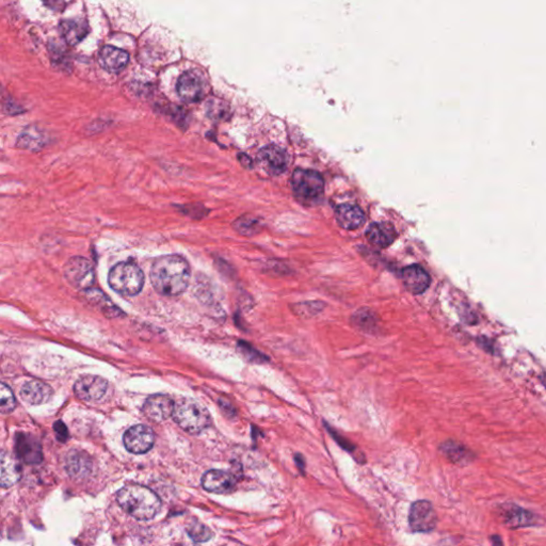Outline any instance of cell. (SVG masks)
<instances>
[{
	"mask_svg": "<svg viewBox=\"0 0 546 546\" xmlns=\"http://www.w3.org/2000/svg\"><path fill=\"white\" fill-rule=\"evenodd\" d=\"M191 276L189 264L179 256H164L152 265L151 282L159 295L175 297L187 289Z\"/></svg>",
	"mask_w": 546,
	"mask_h": 546,
	"instance_id": "6da1fadb",
	"label": "cell"
},
{
	"mask_svg": "<svg viewBox=\"0 0 546 546\" xmlns=\"http://www.w3.org/2000/svg\"><path fill=\"white\" fill-rule=\"evenodd\" d=\"M117 500L126 513L138 521L154 519L162 509L159 496L145 485H125L117 492Z\"/></svg>",
	"mask_w": 546,
	"mask_h": 546,
	"instance_id": "7a4b0ae2",
	"label": "cell"
},
{
	"mask_svg": "<svg viewBox=\"0 0 546 546\" xmlns=\"http://www.w3.org/2000/svg\"><path fill=\"white\" fill-rule=\"evenodd\" d=\"M175 423L190 434H199L211 426L209 410L196 400L184 398L175 404L172 414Z\"/></svg>",
	"mask_w": 546,
	"mask_h": 546,
	"instance_id": "3957f363",
	"label": "cell"
},
{
	"mask_svg": "<svg viewBox=\"0 0 546 546\" xmlns=\"http://www.w3.org/2000/svg\"><path fill=\"white\" fill-rule=\"evenodd\" d=\"M108 283L115 293L132 297L142 290L145 273L136 263H119L109 273Z\"/></svg>",
	"mask_w": 546,
	"mask_h": 546,
	"instance_id": "277c9868",
	"label": "cell"
},
{
	"mask_svg": "<svg viewBox=\"0 0 546 546\" xmlns=\"http://www.w3.org/2000/svg\"><path fill=\"white\" fill-rule=\"evenodd\" d=\"M291 187L301 202L312 204L322 198L325 182L316 171L297 169L291 175Z\"/></svg>",
	"mask_w": 546,
	"mask_h": 546,
	"instance_id": "5b68a950",
	"label": "cell"
},
{
	"mask_svg": "<svg viewBox=\"0 0 546 546\" xmlns=\"http://www.w3.org/2000/svg\"><path fill=\"white\" fill-rule=\"evenodd\" d=\"M408 521L411 532L428 534L436 530L439 519L432 503L419 500L411 505Z\"/></svg>",
	"mask_w": 546,
	"mask_h": 546,
	"instance_id": "8992f818",
	"label": "cell"
},
{
	"mask_svg": "<svg viewBox=\"0 0 546 546\" xmlns=\"http://www.w3.org/2000/svg\"><path fill=\"white\" fill-rule=\"evenodd\" d=\"M64 276L70 286L83 291L91 288L95 280L93 265L81 256H75L66 262Z\"/></svg>",
	"mask_w": 546,
	"mask_h": 546,
	"instance_id": "52a82bcc",
	"label": "cell"
},
{
	"mask_svg": "<svg viewBox=\"0 0 546 546\" xmlns=\"http://www.w3.org/2000/svg\"><path fill=\"white\" fill-rule=\"evenodd\" d=\"M503 524L510 530L534 527L540 525V515L515 504H504L498 508Z\"/></svg>",
	"mask_w": 546,
	"mask_h": 546,
	"instance_id": "ba28073f",
	"label": "cell"
},
{
	"mask_svg": "<svg viewBox=\"0 0 546 546\" xmlns=\"http://www.w3.org/2000/svg\"><path fill=\"white\" fill-rule=\"evenodd\" d=\"M123 443L125 448L135 455L149 453L155 443V434L151 428L145 425H136L124 434Z\"/></svg>",
	"mask_w": 546,
	"mask_h": 546,
	"instance_id": "9c48e42d",
	"label": "cell"
},
{
	"mask_svg": "<svg viewBox=\"0 0 546 546\" xmlns=\"http://www.w3.org/2000/svg\"><path fill=\"white\" fill-rule=\"evenodd\" d=\"M108 389V382L104 378L94 374L80 377L74 385V393L83 401H100Z\"/></svg>",
	"mask_w": 546,
	"mask_h": 546,
	"instance_id": "30bf717a",
	"label": "cell"
},
{
	"mask_svg": "<svg viewBox=\"0 0 546 546\" xmlns=\"http://www.w3.org/2000/svg\"><path fill=\"white\" fill-rule=\"evenodd\" d=\"M258 164L267 174H282L288 166V156L286 151L278 145H267L258 154Z\"/></svg>",
	"mask_w": 546,
	"mask_h": 546,
	"instance_id": "8fae6325",
	"label": "cell"
},
{
	"mask_svg": "<svg viewBox=\"0 0 546 546\" xmlns=\"http://www.w3.org/2000/svg\"><path fill=\"white\" fill-rule=\"evenodd\" d=\"M175 402L166 395H153L145 400L142 412L147 419L162 423L172 416Z\"/></svg>",
	"mask_w": 546,
	"mask_h": 546,
	"instance_id": "7c38bea8",
	"label": "cell"
},
{
	"mask_svg": "<svg viewBox=\"0 0 546 546\" xmlns=\"http://www.w3.org/2000/svg\"><path fill=\"white\" fill-rule=\"evenodd\" d=\"M236 483V477L232 473L221 470L209 471L202 478L204 490L215 494L231 493L234 491Z\"/></svg>",
	"mask_w": 546,
	"mask_h": 546,
	"instance_id": "4fadbf2b",
	"label": "cell"
},
{
	"mask_svg": "<svg viewBox=\"0 0 546 546\" xmlns=\"http://www.w3.org/2000/svg\"><path fill=\"white\" fill-rule=\"evenodd\" d=\"M15 451L17 458L27 464H38L43 460L42 447L40 443L29 434H19L15 440Z\"/></svg>",
	"mask_w": 546,
	"mask_h": 546,
	"instance_id": "5bb4252c",
	"label": "cell"
},
{
	"mask_svg": "<svg viewBox=\"0 0 546 546\" xmlns=\"http://www.w3.org/2000/svg\"><path fill=\"white\" fill-rule=\"evenodd\" d=\"M401 280L406 288L413 295H421L427 290L431 280L429 274L419 265H411L401 271Z\"/></svg>",
	"mask_w": 546,
	"mask_h": 546,
	"instance_id": "9a60e30c",
	"label": "cell"
},
{
	"mask_svg": "<svg viewBox=\"0 0 546 546\" xmlns=\"http://www.w3.org/2000/svg\"><path fill=\"white\" fill-rule=\"evenodd\" d=\"M179 98L187 103H196L202 98L203 85L201 79L191 70L181 75L177 85Z\"/></svg>",
	"mask_w": 546,
	"mask_h": 546,
	"instance_id": "2e32d148",
	"label": "cell"
},
{
	"mask_svg": "<svg viewBox=\"0 0 546 546\" xmlns=\"http://www.w3.org/2000/svg\"><path fill=\"white\" fill-rule=\"evenodd\" d=\"M98 61H100V66L107 72L119 73L127 65L128 61H130V55L123 49L111 46V45H106L100 49Z\"/></svg>",
	"mask_w": 546,
	"mask_h": 546,
	"instance_id": "e0dca14e",
	"label": "cell"
},
{
	"mask_svg": "<svg viewBox=\"0 0 546 546\" xmlns=\"http://www.w3.org/2000/svg\"><path fill=\"white\" fill-rule=\"evenodd\" d=\"M441 453L446 459L458 466H468L476 459V455L470 448L453 440L442 443L440 446Z\"/></svg>",
	"mask_w": 546,
	"mask_h": 546,
	"instance_id": "ac0fdd59",
	"label": "cell"
},
{
	"mask_svg": "<svg viewBox=\"0 0 546 546\" xmlns=\"http://www.w3.org/2000/svg\"><path fill=\"white\" fill-rule=\"evenodd\" d=\"M53 396V389L42 381L32 380L25 383L21 389V398L26 404L40 406L46 404Z\"/></svg>",
	"mask_w": 546,
	"mask_h": 546,
	"instance_id": "d6986e66",
	"label": "cell"
},
{
	"mask_svg": "<svg viewBox=\"0 0 546 546\" xmlns=\"http://www.w3.org/2000/svg\"><path fill=\"white\" fill-rule=\"evenodd\" d=\"M335 217L338 224L345 230H357L365 224V214L357 205H338L335 209Z\"/></svg>",
	"mask_w": 546,
	"mask_h": 546,
	"instance_id": "ffe728a7",
	"label": "cell"
},
{
	"mask_svg": "<svg viewBox=\"0 0 546 546\" xmlns=\"http://www.w3.org/2000/svg\"><path fill=\"white\" fill-rule=\"evenodd\" d=\"M397 233L391 224L374 222L368 226L366 238L374 247L387 248L395 241Z\"/></svg>",
	"mask_w": 546,
	"mask_h": 546,
	"instance_id": "44dd1931",
	"label": "cell"
},
{
	"mask_svg": "<svg viewBox=\"0 0 546 546\" xmlns=\"http://www.w3.org/2000/svg\"><path fill=\"white\" fill-rule=\"evenodd\" d=\"M19 461L6 451H0V487L9 488L21 478Z\"/></svg>",
	"mask_w": 546,
	"mask_h": 546,
	"instance_id": "7402d4cb",
	"label": "cell"
},
{
	"mask_svg": "<svg viewBox=\"0 0 546 546\" xmlns=\"http://www.w3.org/2000/svg\"><path fill=\"white\" fill-rule=\"evenodd\" d=\"M60 33L70 46L80 43L88 33V26L85 21L78 19H64L60 23Z\"/></svg>",
	"mask_w": 546,
	"mask_h": 546,
	"instance_id": "603a6c76",
	"label": "cell"
},
{
	"mask_svg": "<svg viewBox=\"0 0 546 546\" xmlns=\"http://www.w3.org/2000/svg\"><path fill=\"white\" fill-rule=\"evenodd\" d=\"M85 293L88 301L100 308L102 313H104L105 316L109 317V318L121 316L122 310L115 306L102 291L90 288L85 290Z\"/></svg>",
	"mask_w": 546,
	"mask_h": 546,
	"instance_id": "cb8c5ba5",
	"label": "cell"
},
{
	"mask_svg": "<svg viewBox=\"0 0 546 546\" xmlns=\"http://www.w3.org/2000/svg\"><path fill=\"white\" fill-rule=\"evenodd\" d=\"M66 470L70 476H85L91 471V461L85 453L72 451L66 458Z\"/></svg>",
	"mask_w": 546,
	"mask_h": 546,
	"instance_id": "d4e9b609",
	"label": "cell"
},
{
	"mask_svg": "<svg viewBox=\"0 0 546 546\" xmlns=\"http://www.w3.org/2000/svg\"><path fill=\"white\" fill-rule=\"evenodd\" d=\"M44 136L36 127H27L16 140V147L28 151H38L44 147Z\"/></svg>",
	"mask_w": 546,
	"mask_h": 546,
	"instance_id": "484cf974",
	"label": "cell"
},
{
	"mask_svg": "<svg viewBox=\"0 0 546 546\" xmlns=\"http://www.w3.org/2000/svg\"><path fill=\"white\" fill-rule=\"evenodd\" d=\"M235 230L243 236H253L262 231V221L253 216H243L233 224Z\"/></svg>",
	"mask_w": 546,
	"mask_h": 546,
	"instance_id": "4316f807",
	"label": "cell"
},
{
	"mask_svg": "<svg viewBox=\"0 0 546 546\" xmlns=\"http://www.w3.org/2000/svg\"><path fill=\"white\" fill-rule=\"evenodd\" d=\"M327 431L330 432V434H331L332 438L334 439V440L336 441V443H337L338 445H340V447H342L344 451H346L347 453H351V455L353 456V458H355V461L357 462V463L359 464H364L365 463V456L363 455V453H359V448H357V446H355L353 443H351L350 441L348 440V439L344 438V436H340V434H337V432L335 431V430L332 429V428H330L329 426H327Z\"/></svg>",
	"mask_w": 546,
	"mask_h": 546,
	"instance_id": "83f0119b",
	"label": "cell"
},
{
	"mask_svg": "<svg viewBox=\"0 0 546 546\" xmlns=\"http://www.w3.org/2000/svg\"><path fill=\"white\" fill-rule=\"evenodd\" d=\"M187 534L196 543L207 542L214 536V532L209 526L196 521L191 522L187 526Z\"/></svg>",
	"mask_w": 546,
	"mask_h": 546,
	"instance_id": "f1b7e54d",
	"label": "cell"
},
{
	"mask_svg": "<svg viewBox=\"0 0 546 546\" xmlns=\"http://www.w3.org/2000/svg\"><path fill=\"white\" fill-rule=\"evenodd\" d=\"M16 406L14 394L10 387L4 383L0 382V413L8 414L12 412Z\"/></svg>",
	"mask_w": 546,
	"mask_h": 546,
	"instance_id": "f546056e",
	"label": "cell"
},
{
	"mask_svg": "<svg viewBox=\"0 0 546 546\" xmlns=\"http://www.w3.org/2000/svg\"><path fill=\"white\" fill-rule=\"evenodd\" d=\"M353 321L357 323V327L366 332L376 327V317L369 310H357L355 316L353 317Z\"/></svg>",
	"mask_w": 546,
	"mask_h": 546,
	"instance_id": "4dcf8cb0",
	"label": "cell"
},
{
	"mask_svg": "<svg viewBox=\"0 0 546 546\" xmlns=\"http://www.w3.org/2000/svg\"><path fill=\"white\" fill-rule=\"evenodd\" d=\"M238 348L241 349V353L243 357L248 359V361L252 362V363L262 364L264 362L268 361V357H265L263 353L258 352L256 349H254L251 345L247 344L246 342H239Z\"/></svg>",
	"mask_w": 546,
	"mask_h": 546,
	"instance_id": "1f68e13d",
	"label": "cell"
},
{
	"mask_svg": "<svg viewBox=\"0 0 546 546\" xmlns=\"http://www.w3.org/2000/svg\"><path fill=\"white\" fill-rule=\"evenodd\" d=\"M53 430H55L56 436H57L58 441L60 442L65 443L68 439V431L66 426L64 425L63 421H56L53 425Z\"/></svg>",
	"mask_w": 546,
	"mask_h": 546,
	"instance_id": "d6a6232c",
	"label": "cell"
},
{
	"mask_svg": "<svg viewBox=\"0 0 546 546\" xmlns=\"http://www.w3.org/2000/svg\"><path fill=\"white\" fill-rule=\"evenodd\" d=\"M490 541H491L492 546H504L503 539L500 538V536H498V535H492V536L490 537Z\"/></svg>",
	"mask_w": 546,
	"mask_h": 546,
	"instance_id": "836d02e7",
	"label": "cell"
},
{
	"mask_svg": "<svg viewBox=\"0 0 546 546\" xmlns=\"http://www.w3.org/2000/svg\"><path fill=\"white\" fill-rule=\"evenodd\" d=\"M4 110L6 111V112L10 113V115H12V113H14V115H16V113H19L21 110V108H19V106H16V105H13L12 103H8L6 104V108L4 109Z\"/></svg>",
	"mask_w": 546,
	"mask_h": 546,
	"instance_id": "e575fe53",
	"label": "cell"
}]
</instances>
